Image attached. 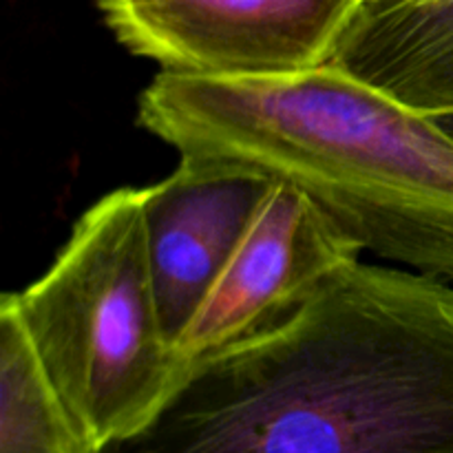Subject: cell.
<instances>
[{
  "label": "cell",
  "instance_id": "cell-1",
  "mask_svg": "<svg viewBox=\"0 0 453 453\" xmlns=\"http://www.w3.org/2000/svg\"><path fill=\"white\" fill-rule=\"evenodd\" d=\"M100 453H453V286L352 261Z\"/></svg>",
  "mask_w": 453,
  "mask_h": 453
},
{
  "label": "cell",
  "instance_id": "cell-2",
  "mask_svg": "<svg viewBox=\"0 0 453 453\" xmlns=\"http://www.w3.org/2000/svg\"><path fill=\"white\" fill-rule=\"evenodd\" d=\"M137 122L181 157L295 186L363 252L453 286V137L343 66L246 78L159 71Z\"/></svg>",
  "mask_w": 453,
  "mask_h": 453
},
{
  "label": "cell",
  "instance_id": "cell-3",
  "mask_svg": "<svg viewBox=\"0 0 453 453\" xmlns=\"http://www.w3.org/2000/svg\"><path fill=\"white\" fill-rule=\"evenodd\" d=\"M12 295L44 374L96 453L153 423L184 367L159 317L144 188L102 195L47 273Z\"/></svg>",
  "mask_w": 453,
  "mask_h": 453
},
{
  "label": "cell",
  "instance_id": "cell-4",
  "mask_svg": "<svg viewBox=\"0 0 453 453\" xmlns=\"http://www.w3.org/2000/svg\"><path fill=\"white\" fill-rule=\"evenodd\" d=\"M361 0H97L124 49L162 71L246 78L332 60Z\"/></svg>",
  "mask_w": 453,
  "mask_h": 453
},
{
  "label": "cell",
  "instance_id": "cell-5",
  "mask_svg": "<svg viewBox=\"0 0 453 453\" xmlns=\"http://www.w3.org/2000/svg\"><path fill=\"white\" fill-rule=\"evenodd\" d=\"M363 250L301 190L273 181L224 273L175 343L184 372L273 330Z\"/></svg>",
  "mask_w": 453,
  "mask_h": 453
},
{
  "label": "cell",
  "instance_id": "cell-6",
  "mask_svg": "<svg viewBox=\"0 0 453 453\" xmlns=\"http://www.w3.org/2000/svg\"><path fill=\"white\" fill-rule=\"evenodd\" d=\"M273 180L212 159L180 166L144 186V226L164 334L175 348L248 226Z\"/></svg>",
  "mask_w": 453,
  "mask_h": 453
},
{
  "label": "cell",
  "instance_id": "cell-7",
  "mask_svg": "<svg viewBox=\"0 0 453 453\" xmlns=\"http://www.w3.org/2000/svg\"><path fill=\"white\" fill-rule=\"evenodd\" d=\"M330 62L416 111L453 113V0H361Z\"/></svg>",
  "mask_w": 453,
  "mask_h": 453
},
{
  "label": "cell",
  "instance_id": "cell-8",
  "mask_svg": "<svg viewBox=\"0 0 453 453\" xmlns=\"http://www.w3.org/2000/svg\"><path fill=\"white\" fill-rule=\"evenodd\" d=\"M0 453H96L44 374L12 292L0 299Z\"/></svg>",
  "mask_w": 453,
  "mask_h": 453
},
{
  "label": "cell",
  "instance_id": "cell-9",
  "mask_svg": "<svg viewBox=\"0 0 453 453\" xmlns=\"http://www.w3.org/2000/svg\"><path fill=\"white\" fill-rule=\"evenodd\" d=\"M438 124H441L442 128H445L447 133L453 137V113H447V115H436Z\"/></svg>",
  "mask_w": 453,
  "mask_h": 453
}]
</instances>
